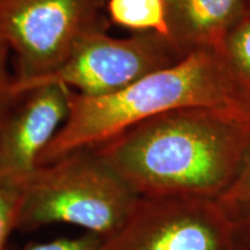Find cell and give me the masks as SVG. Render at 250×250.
<instances>
[{"instance_id": "cell-1", "label": "cell", "mask_w": 250, "mask_h": 250, "mask_svg": "<svg viewBox=\"0 0 250 250\" xmlns=\"http://www.w3.org/2000/svg\"><path fill=\"white\" fill-rule=\"evenodd\" d=\"M250 129L214 109H177L140 122L96 151L140 197L217 199L239 173Z\"/></svg>"}, {"instance_id": "cell-2", "label": "cell", "mask_w": 250, "mask_h": 250, "mask_svg": "<svg viewBox=\"0 0 250 250\" xmlns=\"http://www.w3.org/2000/svg\"><path fill=\"white\" fill-rule=\"evenodd\" d=\"M191 107L224 112L250 129V89L221 49L193 51L110 95L85 96L71 89L68 116L37 166L78 149L98 147L156 115Z\"/></svg>"}, {"instance_id": "cell-3", "label": "cell", "mask_w": 250, "mask_h": 250, "mask_svg": "<svg viewBox=\"0 0 250 250\" xmlns=\"http://www.w3.org/2000/svg\"><path fill=\"white\" fill-rule=\"evenodd\" d=\"M140 196L96 148L37 166L26 179L17 229L70 224L108 239L126 223Z\"/></svg>"}, {"instance_id": "cell-4", "label": "cell", "mask_w": 250, "mask_h": 250, "mask_svg": "<svg viewBox=\"0 0 250 250\" xmlns=\"http://www.w3.org/2000/svg\"><path fill=\"white\" fill-rule=\"evenodd\" d=\"M108 0H0V36L17 57L13 83L54 73L83 41L107 31Z\"/></svg>"}, {"instance_id": "cell-5", "label": "cell", "mask_w": 250, "mask_h": 250, "mask_svg": "<svg viewBox=\"0 0 250 250\" xmlns=\"http://www.w3.org/2000/svg\"><path fill=\"white\" fill-rule=\"evenodd\" d=\"M183 58L170 40L156 33L115 39L107 31H99L83 41L54 73L13 83L12 93L17 98L34 87L56 83L85 96L110 95Z\"/></svg>"}, {"instance_id": "cell-6", "label": "cell", "mask_w": 250, "mask_h": 250, "mask_svg": "<svg viewBox=\"0 0 250 250\" xmlns=\"http://www.w3.org/2000/svg\"><path fill=\"white\" fill-rule=\"evenodd\" d=\"M234 230L215 199L140 197L103 250H235Z\"/></svg>"}, {"instance_id": "cell-7", "label": "cell", "mask_w": 250, "mask_h": 250, "mask_svg": "<svg viewBox=\"0 0 250 250\" xmlns=\"http://www.w3.org/2000/svg\"><path fill=\"white\" fill-rule=\"evenodd\" d=\"M71 89L34 87L17 98L0 118V173L28 177L70 111Z\"/></svg>"}, {"instance_id": "cell-8", "label": "cell", "mask_w": 250, "mask_h": 250, "mask_svg": "<svg viewBox=\"0 0 250 250\" xmlns=\"http://www.w3.org/2000/svg\"><path fill=\"white\" fill-rule=\"evenodd\" d=\"M169 40L186 57L221 49L228 33L249 13L247 0H166Z\"/></svg>"}, {"instance_id": "cell-9", "label": "cell", "mask_w": 250, "mask_h": 250, "mask_svg": "<svg viewBox=\"0 0 250 250\" xmlns=\"http://www.w3.org/2000/svg\"><path fill=\"white\" fill-rule=\"evenodd\" d=\"M109 22L136 33H156L169 40L166 0H108Z\"/></svg>"}, {"instance_id": "cell-10", "label": "cell", "mask_w": 250, "mask_h": 250, "mask_svg": "<svg viewBox=\"0 0 250 250\" xmlns=\"http://www.w3.org/2000/svg\"><path fill=\"white\" fill-rule=\"evenodd\" d=\"M26 179L0 173V250L6 249L9 235L18 227Z\"/></svg>"}, {"instance_id": "cell-11", "label": "cell", "mask_w": 250, "mask_h": 250, "mask_svg": "<svg viewBox=\"0 0 250 250\" xmlns=\"http://www.w3.org/2000/svg\"><path fill=\"white\" fill-rule=\"evenodd\" d=\"M221 50L236 76L250 89V11L228 33Z\"/></svg>"}, {"instance_id": "cell-12", "label": "cell", "mask_w": 250, "mask_h": 250, "mask_svg": "<svg viewBox=\"0 0 250 250\" xmlns=\"http://www.w3.org/2000/svg\"><path fill=\"white\" fill-rule=\"evenodd\" d=\"M217 202L234 223L250 214V145L235 179Z\"/></svg>"}, {"instance_id": "cell-13", "label": "cell", "mask_w": 250, "mask_h": 250, "mask_svg": "<svg viewBox=\"0 0 250 250\" xmlns=\"http://www.w3.org/2000/svg\"><path fill=\"white\" fill-rule=\"evenodd\" d=\"M104 239L93 233L71 239H58L49 242L30 243L21 250H103Z\"/></svg>"}, {"instance_id": "cell-14", "label": "cell", "mask_w": 250, "mask_h": 250, "mask_svg": "<svg viewBox=\"0 0 250 250\" xmlns=\"http://www.w3.org/2000/svg\"><path fill=\"white\" fill-rule=\"evenodd\" d=\"M9 46L6 41L0 36V109L6 108L14 101L15 98L12 93L14 77L8 72Z\"/></svg>"}, {"instance_id": "cell-15", "label": "cell", "mask_w": 250, "mask_h": 250, "mask_svg": "<svg viewBox=\"0 0 250 250\" xmlns=\"http://www.w3.org/2000/svg\"><path fill=\"white\" fill-rule=\"evenodd\" d=\"M235 250H250V214L235 223Z\"/></svg>"}, {"instance_id": "cell-16", "label": "cell", "mask_w": 250, "mask_h": 250, "mask_svg": "<svg viewBox=\"0 0 250 250\" xmlns=\"http://www.w3.org/2000/svg\"><path fill=\"white\" fill-rule=\"evenodd\" d=\"M8 107V105H7ZM6 107V108H7ZM6 108H2V109H0V118H1V116H2V114H4V111L6 110Z\"/></svg>"}, {"instance_id": "cell-17", "label": "cell", "mask_w": 250, "mask_h": 250, "mask_svg": "<svg viewBox=\"0 0 250 250\" xmlns=\"http://www.w3.org/2000/svg\"><path fill=\"white\" fill-rule=\"evenodd\" d=\"M247 5H248V8H249V11H250V0H247Z\"/></svg>"}]
</instances>
